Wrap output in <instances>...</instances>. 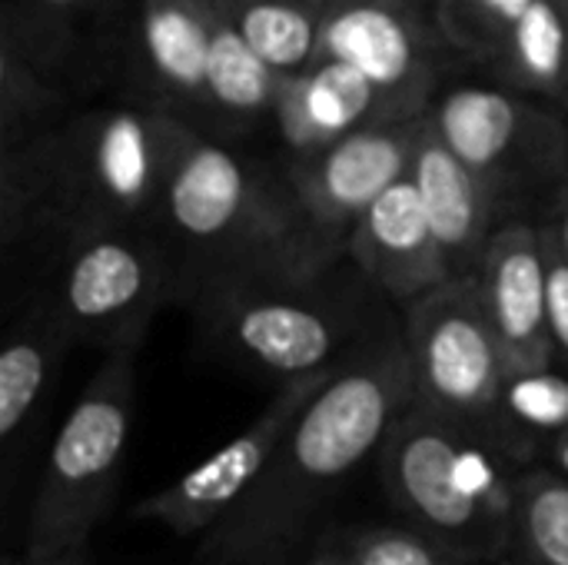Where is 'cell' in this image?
Returning a JSON list of instances; mask_svg holds the SVG:
<instances>
[{"instance_id": "4316f807", "label": "cell", "mask_w": 568, "mask_h": 565, "mask_svg": "<svg viewBox=\"0 0 568 565\" xmlns=\"http://www.w3.org/2000/svg\"><path fill=\"white\" fill-rule=\"evenodd\" d=\"M532 0H436L433 17L443 40L483 63H493Z\"/></svg>"}, {"instance_id": "603a6c76", "label": "cell", "mask_w": 568, "mask_h": 565, "mask_svg": "<svg viewBox=\"0 0 568 565\" xmlns=\"http://www.w3.org/2000/svg\"><path fill=\"white\" fill-rule=\"evenodd\" d=\"M499 565H568V480L526 466L516 480V513Z\"/></svg>"}, {"instance_id": "d4e9b609", "label": "cell", "mask_w": 568, "mask_h": 565, "mask_svg": "<svg viewBox=\"0 0 568 565\" xmlns=\"http://www.w3.org/2000/svg\"><path fill=\"white\" fill-rule=\"evenodd\" d=\"M103 0H3L0 27L17 33L23 47L53 73L67 60L83 27L97 17Z\"/></svg>"}, {"instance_id": "ffe728a7", "label": "cell", "mask_w": 568, "mask_h": 565, "mask_svg": "<svg viewBox=\"0 0 568 565\" xmlns=\"http://www.w3.org/2000/svg\"><path fill=\"white\" fill-rule=\"evenodd\" d=\"M506 87L568 110V10L559 0H532L493 57Z\"/></svg>"}, {"instance_id": "7a4b0ae2", "label": "cell", "mask_w": 568, "mask_h": 565, "mask_svg": "<svg viewBox=\"0 0 568 565\" xmlns=\"http://www.w3.org/2000/svg\"><path fill=\"white\" fill-rule=\"evenodd\" d=\"M196 127L146 97L63 117L40 140L0 153V236L60 246L97 230L156 223L173 160Z\"/></svg>"}, {"instance_id": "7c38bea8", "label": "cell", "mask_w": 568, "mask_h": 565, "mask_svg": "<svg viewBox=\"0 0 568 565\" xmlns=\"http://www.w3.org/2000/svg\"><path fill=\"white\" fill-rule=\"evenodd\" d=\"M439 40L436 17L429 20L419 0H326L320 60L356 67L403 117H423L433 107Z\"/></svg>"}, {"instance_id": "4fadbf2b", "label": "cell", "mask_w": 568, "mask_h": 565, "mask_svg": "<svg viewBox=\"0 0 568 565\" xmlns=\"http://www.w3.org/2000/svg\"><path fill=\"white\" fill-rule=\"evenodd\" d=\"M493 333L503 346L506 370L556 366L546 310V243L542 226L506 223L493 233L476 270Z\"/></svg>"}, {"instance_id": "4dcf8cb0", "label": "cell", "mask_w": 568, "mask_h": 565, "mask_svg": "<svg viewBox=\"0 0 568 565\" xmlns=\"http://www.w3.org/2000/svg\"><path fill=\"white\" fill-rule=\"evenodd\" d=\"M303 565H356V563H349L343 553H336L333 546H326V543H320L310 556H306V563Z\"/></svg>"}, {"instance_id": "d6a6232c", "label": "cell", "mask_w": 568, "mask_h": 565, "mask_svg": "<svg viewBox=\"0 0 568 565\" xmlns=\"http://www.w3.org/2000/svg\"><path fill=\"white\" fill-rule=\"evenodd\" d=\"M559 3H562V7H566V10H568V0H559Z\"/></svg>"}, {"instance_id": "6da1fadb", "label": "cell", "mask_w": 568, "mask_h": 565, "mask_svg": "<svg viewBox=\"0 0 568 565\" xmlns=\"http://www.w3.org/2000/svg\"><path fill=\"white\" fill-rule=\"evenodd\" d=\"M416 400L406 336L363 340L303 406L260 483L200 543L203 565H293L323 539L339 490Z\"/></svg>"}, {"instance_id": "8992f818", "label": "cell", "mask_w": 568, "mask_h": 565, "mask_svg": "<svg viewBox=\"0 0 568 565\" xmlns=\"http://www.w3.org/2000/svg\"><path fill=\"white\" fill-rule=\"evenodd\" d=\"M313 283L290 273L216 280L196 293L203 326L230 356L280 383L333 370L363 340L356 316Z\"/></svg>"}, {"instance_id": "277c9868", "label": "cell", "mask_w": 568, "mask_h": 565, "mask_svg": "<svg viewBox=\"0 0 568 565\" xmlns=\"http://www.w3.org/2000/svg\"><path fill=\"white\" fill-rule=\"evenodd\" d=\"M156 230L163 243L183 253L186 270H196L193 296L243 273L303 276L286 183H273L256 163L200 130L186 137L173 160Z\"/></svg>"}, {"instance_id": "52a82bcc", "label": "cell", "mask_w": 568, "mask_h": 565, "mask_svg": "<svg viewBox=\"0 0 568 565\" xmlns=\"http://www.w3.org/2000/svg\"><path fill=\"white\" fill-rule=\"evenodd\" d=\"M403 336L413 360L416 403L479 433L513 463L526 466L503 420L509 370L486 316L476 273L449 276L409 303Z\"/></svg>"}, {"instance_id": "1f68e13d", "label": "cell", "mask_w": 568, "mask_h": 565, "mask_svg": "<svg viewBox=\"0 0 568 565\" xmlns=\"http://www.w3.org/2000/svg\"><path fill=\"white\" fill-rule=\"evenodd\" d=\"M549 456H552V470L568 480V430L549 443Z\"/></svg>"}, {"instance_id": "83f0119b", "label": "cell", "mask_w": 568, "mask_h": 565, "mask_svg": "<svg viewBox=\"0 0 568 565\" xmlns=\"http://www.w3.org/2000/svg\"><path fill=\"white\" fill-rule=\"evenodd\" d=\"M546 243V310H549V336L556 350V366L568 373V260L562 256L552 233L542 226Z\"/></svg>"}, {"instance_id": "f1b7e54d", "label": "cell", "mask_w": 568, "mask_h": 565, "mask_svg": "<svg viewBox=\"0 0 568 565\" xmlns=\"http://www.w3.org/2000/svg\"><path fill=\"white\" fill-rule=\"evenodd\" d=\"M542 226L552 233V240L559 243L562 256L568 260V183H562V186H559V193H556V203H552V213H549V220H546Z\"/></svg>"}, {"instance_id": "d6986e66", "label": "cell", "mask_w": 568, "mask_h": 565, "mask_svg": "<svg viewBox=\"0 0 568 565\" xmlns=\"http://www.w3.org/2000/svg\"><path fill=\"white\" fill-rule=\"evenodd\" d=\"M283 73L273 70L213 3L203 117L223 127H253L273 117Z\"/></svg>"}, {"instance_id": "f546056e", "label": "cell", "mask_w": 568, "mask_h": 565, "mask_svg": "<svg viewBox=\"0 0 568 565\" xmlns=\"http://www.w3.org/2000/svg\"><path fill=\"white\" fill-rule=\"evenodd\" d=\"M7 565H87V549H70V553H60V556H23V559H10Z\"/></svg>"}, {"instance_id": "e0dca14e", "label": "cell", "mask_w": 568, "mask_h": 565, "mask_svg": "<svg viewBox=\"0 0 568 565\" xmlns=\"http://www.w3.org/2000/svg\"><path fill=\"white\" fill-rule=\"evenodd\" d=\"M409 176L419 190V200L449 263V273H476L493 233L499 230L493 223L499 193L436 137L429 117L413 150Z\"/></svg>"}, {"instance_id": "30bf717a", "label": "cell", "mask_w": 568, "mask_h": 565, "mask_svg": "<svg viewBox=\"0 0 568 565\" xmlns=\"http://www.w3.org/2000/svg\"><path fill=\"white\" fill-rule=\"evenodd\" d=\"M436 137L496 193L568 183V127L556 103L513 87L463 83L429 107Z\"/></svg>"}, {"instance_id": "3957f363", "label": "cell", "mask_w": 568, "mask_h": 565, "mask_svg": "<svg viewBox=\"0 0 568 565\" xmlns=\"http://www.w3.org/2000/svg\"><path fill=\"white\" fill-rule=\"evenodd\" d=\"M526 466L449 416L409 403L379 450V476L393 509L463 559L499 565Z\"/></svg>"}, {"instance_id": "9a60e30c", "label": "cell", "mask_w": 568, "mask_h": 565, "mask_svg": "<svg viewBox=\"0 0 568 565\" xmlns=\"http://www.w3.org/2000/svg\"><path fill=\"white\" fill-rule=\"evenodd\" d=\"M210 23L213 0H136L126 50L140 97L183 117L203 113Z\"/></svg>"}, {"instance_id": "484cf974", "label": "cell", "mask_w": 568, "mask_h": 565, "mask_svg": "<svg viewBox=\"0 0 568 565\" xmlns=\"http://www.w3.org/2000/svg\"><path fill=\"white\" fill-rule=\"evenodd\" d=\"M326 546L343 553L356 565H483L456 556L433 536L413 529L409 523L399 526H356V529H329L323 533Z\"/></svg>"}, {"instance_id": "ba28073f", "label": "cell", "mask_w": 568, "mask_h": 565, "mask_svg": "<svg viewBox=\"0 0 568 565\" xmlns=\"http://www.w3.org/2000/svg\"><path fill=\"white\" fill-rule=\"evenodd\" d=\"M176 266L160 236L143 226L97 230L53 246L43 300L73 340L140 350L153 313L176 290Z\"/></svg>"}, {"instance_id": "9c48e42d", "label": "cell", "mask_w": 568, "mask_h": 565, "mask_svg": "<svg viewBox=\"0 0 568 565\" xmlns=\"http://www.w3.org/2000/svg\"><path fill=\"white\" fill-rule=\"evenodd\" d=\"M423 127L426 113L363 127L293 163L286 173V196L293 213L296 266L303 276H320L339 253H346L363 213L386 186L409 173Z\"/></svg>"}, {"instance_id": "44dd1931", "label": "cell", "mask_w": 568, "mask_h": 565, "mask_svg": "<svg viewBox=\"0 0 568 565\" xmlns=\"http://www.w3.org/2000/svg\"><path fill=\"white\" fill-rule=\"evenodd\" d=\"M233 30L283 77L320 60L326 0H213Z\"/></svg>"}, {"instance_id": "5b68a950", "label": "cell", "mask_w": 568, "mask_h": 565, "mask_svg": "<svg viewBox=\"0 0 568 565\" xmlns=\"http://www.w3.org/2000/svg\"><path fill=\"white\" fill-rule=\"evenodd\" d=\"M136 413V350H110L63 420L27 516V556L87 549L106 516Z\"/></svg>"}, {"instance_id": "2e32d148", "label": "cell", "mask_w": 568, "mask_h": 565, "mask_svg": "<svg viewBox=\"0 0 568 565\" xmlns=\"http://www.w3.org/2000/svg\"><path fill=\"white\" fill-rule=\"evenodd\" d=\"M290 153L313 157L336 140L393 120H409L396 103L356 67L339 60H316L300 73L283 77L273 117Z\"/></svg>"}, {"instance_id": "8fae6325", "label": "cell", "mask_w": 568, "mask_h": 565, "mask_svg": "<svg viewBox=\"0 0 568 565\" xmlns=\"http://www.w3.org/2000/svg\"><path fill=\"white\" fill-rule=\"evenodd\" d=\"M336 370V366H333ZM333 370L300 376L280 386L273 403L226 446H220L210 460L183 473L176 483H170L160 493H150L136 503L130 513L136 523L163 526L173 536H206L216 523H223L246 493L260 483L266 473L273 453L280 450L283 436L303 413V406L323 390V383L333 376Z\"/></svg>"}, {"instance_id": "ac0fdd59", "label": "cell", "mask_w": 568, "mask_h": 565, "mask_svg": "<svg viewBox=\"0 0 568 565\" xmlns=\"http://www.w3.org/2000/svg\"><path fill=\"white\" fill-rule=\"evenodd\" d=\"M73 333L40 296L30 303L3 333L0 346V456L3 476H13V466L23 446L33 436V426L47 406V396L57 383Z\"/></svg>"}, {"instance_id": "5bb4252c", "label": "cell", "mask_w": 568, "mask_h": 565, "mask_svg": "<svg viewBox=\"0 0 568 565\" xmlns=\"http://www.w3.org/2000/svg\"><path fill=\"white\" fill-rule=\"evenodd\" d=\"M346 253L363 276L406 306L453 276L409 173L386 186L363 213Z\"/></svg>"}, {"instance_id": "7402d4cb", "label": "cell", "mask_w": 568, "mask_h": 565, "mask_svg": "<svg viewBox=\"0 0 568 565\" xmlns=\"http://www.w3.org/2000/svg\"><path fill=\"white\" fill-rule=\"evenodd\" d=\"M57 73L17 33L0 27V150H17L50 133L60 117Z\"/></svg>"}, {"instance_id": "cb8c5ba5", "label": "cell", "mask_w": 568, "mask_h": 565, "mask_svg": "<svg viewBox=\"0 0 568 565\" xmlns=\"http://www.w3.org/2000/svg\"><path fill=\"white\" fill-rule=\"evenodd\" d=\"M503 420L509 426V436L529 463L536 443H552L568 430V373L546 366V370H526L509 373L503 390Z\"/></svg>"}]
</instances>
